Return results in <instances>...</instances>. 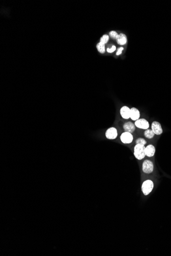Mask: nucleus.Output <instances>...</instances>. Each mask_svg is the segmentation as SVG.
<instances>
[{
  "mask_svg": "<svg viewBox=\"0 0 171 256\" xmlns=\"http://www.w3.org/2000/svg\"><path fill=\"white\" fill-rule=\"evenodd\" d=\"M146 147L144 145L136 144L134 148V155L138 160H141L146 156Z\"/></svg>",
  "mask_w": 171,
  "mask_h": 256,
  "instance_id": "f257e3e1",
  "label": "nucleus"
},
{
  "mask_svg": "<svg viewBox=\"0 0 171 256\" xmlns=\"http://www.w3.org/2000/svg\"><path fill=\"white\" fill-rule=\"evenodd\" d=\"M154 188V183L152 181L150 180H145L144 182L142 183L141 186V190L142 192L144 195H148L152 191Z\"/></svg>",
  "mask_w": 171,
  "mask_h": 256,
  "instance_id": "f03ea898",
  "label": "nucleus"
},
{
  "mask_svg": "<svg viewBox=\"0 0 171 256\" xmlns=\"http://www.w3.org/2000/svg\"><path fill=\"white\" fill-rule=\"evenodd\" d=\"M142 169L143 172L146 174H150L154 170V165L150 160H145L142 164Z\"/></svg>",
  "mask_w": 171,
  "mask_h": 256,
  "instance_id": "7ed1b4c3",
  "label": "nucleus"
},
{
  "mask_svg": "<svg viewBox=\"0 0 171 256\" xmlns=\"http://www.w3.org/2000/svg\"><path fill=\"white\" fill-rule=\"evenodd\" d=\"M135 125L136 127L140 129H148L150 126L148 121L144 119H139L135 122Z\"/></svg>",
  "mask_w": 171,
  "mask_h": 256,
  "instance_id": "20e7f679",
  "label": "nucleus"
},
{
  "mask_svg": "<svg viewBox=\"0 0 171 256\" xmlns=\"http://www.w3.org/2000/svg\"><path fill=\"white\" fill-rule=\"evenodd\" d=\"M121 141L124 144H130L133 140V137L131 133L128 132H125L120 135Z\"/></svg>",
  "mask_w": 171,
  "mask_h": 256,
  "instance_id": "39448f33",
  "label": "nucleus"
},
{
  "mask_svg": "<svg viewBox=\"0 0 171 256\" xmlns=\"http://www.w3.org/2000/svg\"><path fill=\"white\" fill-rule=\"evenodd\" d=\"M152 130L154 133L156 135H160L163 133V128L159 122L157 121H154L152 124Z\"/></svg>",
  "mask_w": 171,
  "mask_h": 256,
  "instance_id": "423d86ee",
  "label": "nucleus"
},
{
  "mask_svg": "<svg viewBox=\"0 0 171 256\" xmlns=\"http://www.w3.org/2000/svg\"><path fill=\"white\" fill-rule=\"evenodd\" d=\"M106 136L108 139H115L118 137L117 129L114 127H111L106 133Z\"/></svg>",
  "mask_w": 171,
  "mask_h": 256,
  "instance_id": "0eeeda50",
  "label": "nucleus"
},
{
  "mask_svg": "<svg viewBox=\"0 0 171 256\" xmlns=\"http://www.w3.org/2000/svg\"><path fill=\"white\" fill-rule=\"evenodd\" d=\"M135 125L131 122H128L124 124L123 126L124 130L125 132H128L132 133L135 130Z\"/></svg>",
  "mask_w": 171,
  "mask_h": 256,
  "instance_id": "6e6552de",
  "label": "nucleus"
},
{
  "mask_svg": "<svg viewBox=\"0 0 171 256\" xmlns=\"http://www.w3.org/2000/svg\"><path fill=\"white\" fill-rule=\"evenodd\" d=\"M140 112L135 107H132L130 109V118L133 121H136L139 119Z\"/></svg>",
  "mask_w": 171,
  "mask_h": 256,
  "instance_id": "1a4fd4ad",
  "label": "nucleus"
},
{
  "mask_svg": "<svg viewBox=\"0 0 171 256\" xmlns=\"http://www.w3.org/2000/svg\"><path fill=\"white\" fill-rule=\"evenodd\" d=\"M120 113L124 119H128L130 118V109L128 107L124 106L122 107Z\"/></svg>",
  "mask_w": 171,
  "mask_h": 256,
  "instance_id": "9d476101",
  "label": "nucleus"
},
{
  "mask_svg": "<svg viewBox=\"0 0 171 256\" xmlns=\"http://www.w3.org/2000/svg\"><path fill=\"white\" fill-rule=\"evenodd\" d=\"M155 151H156L155 148L152 144H150L146 147L145 149L146 156H147L148 157H152L153 156H154Z\"/></svg>",
  "mask_w": 171,
  "mask_h": 256,
  "instance_id": "9b49d317",
  "label": "nucleus"
},
{
  "mask_svg": "<svg viewBox=\"0 0 171 256\" xmlns=\"http://www.w3.org/2000/svg\"><path fill=\"white\" fill-rule=\"evenodd\" d=\"M116 41L120 45H124L127 42V38L125 34L120 33L118 36V38L116 39Z\"/></svg>",
  "mask_w": 171,
  "mask_h": 256,
  "instance_id": "f8f14e48",
  "label": "nucleus"
},
{
  "mask_svg": "<svg viewBox=\"0 0 171 256\" xmlns=\"http://www.w3.org/2000/svg\"><path fill=\"white\" fill-rule=\"evenodd\" d=\"M144 135L145 137L151 139L154 137L155 133L152 129H147L144 132Z\"/></svg>",
  "mask_w": 171,
  "mask_h": 256,
  "instance_id": "ddd939ff",
  "label": "nucleus"
},
{
  "mask_svg": "<svg viewBox=\"0 0 171 256\" xmlns=\"http://www.w3.org/2000/svg\"><path fill=\"white\" fill-rule=\"evenodd\" d=\"M105 44L102 43L101 42H99V43L97 44V49L98 51L101 53H104L105 52Z\"/></svg>",
  "mask_w": 171,
  "mask_h": 256,
  "instance_id": "4468645a",
  "label": "nucleus"
},
{
  "mask_svg": "<svg viewBox=\"0 0 171 256\" xmlns=\"http://www.w3.org/2000/svg\"><path fill=\"white\" fill-rule=\"evenodd\" d=\"M136 144L144 146L146 144V140H144V139L139 137V138H138L137 139H136Z\"/></svg>",
  "mask_w": 171,
  "mask_h": 256,
  "instance_id": "2eb2a0df",
  "label": "nucleus"
},
{
  "mask_svg": "<svg viewBox=\"0 0 171 256\" xmlns=\"http://www.w3.org/2000/svg\"><path fill=\"white\" fill-rule=\"evenodd\" d=\"M109 36L108 35H104L101 38V41H100V42H101V43H104V44H106V43H107L108 41H109Z\"/></svg>",
  "mask_w": 171,
  "mask_h": 256,
  "instance_id": "dca6fc26",
  "label": "nucleus"
},
{
  "mask_svg": "<svg viewBox=\"0 0 171 256\" xmlns=\"http://www.w3.org/2000/svg\"><path fill=\"white\" fill-rule=\"evenodd\" d=\"M109 34L110 36L111 37L112 39H116L118 38V33L114 31H111L110 32Z\"/></svg>",
  "mask_w": 171,
  "mask_h": 256,
  "instance_id": "f3484780",
  "label": "nucleus"
},
{
  "mask_svg": "<svg viewBox=\"0 0 171 256\" xmlns=\"http://www.w3.org/2000/svg\"><path fill=\"white\" fill-rule=\"evenodd\" d=\"M116 50V47L115 46H113L111 48H108L107 50V51L108 52H109V53H112V52H114V51H115Z\"/></svg>",
  "mask_w": 171,
  "mask_h": 256,
  "instance_id": "a211bd4d",
  "label": "nucleus"
},
{
  "mask_svg": "<svg viewBox=\"0 0 171 256\" xmlns=\"http://www.w3.org/2000/svg\"><path fill=\"white\" fill-rule=\"evenodd\" d=\"M124 50V48L120 47L118 49V51L116 52V55H120V54H121L122 52V50Z\"/></svg>",
  "mask_w": 171,
  "mask_h": 256,
  "instance_id": "6ab92c4d",
  "label": "nucleus"
}]
</instances>
